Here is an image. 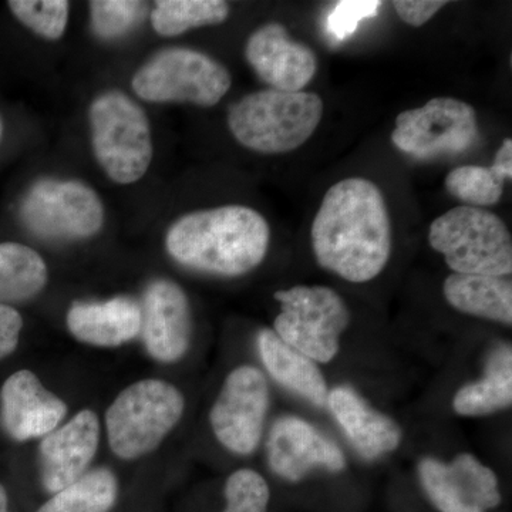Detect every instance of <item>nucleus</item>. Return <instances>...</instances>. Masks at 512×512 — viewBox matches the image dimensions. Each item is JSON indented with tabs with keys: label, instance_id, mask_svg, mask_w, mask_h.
Here are the masks:
<instances>
[{
	"label": "nucleus",
	"instance_id": "nucleus-10",
	"mask_svg": "<svg viewBox=\"0 0 512 512\" xmlns=\"http://www.w3.org/2000/svg\"><path fill=\"white\" fill-rule=\"evenodd\" d=\"M26 227L46 239H82L103 227L99 195L73 180H42L30 188L20 208Z\"/></svg>",
	"mask_w": 512,
	"mask_h": 512
},
{
	"label": "nucleus",
	"instance_id": "nucleus-32",
	"mask_svg": "<svg viewBox=\"0 0 512 512\" xmlns=\"http://www.w3.org/2000/svg\"><path fill=\"white\" fill-rule=\"evenodd\" d=\"M22 328L19 312L8 305H0V359L15 352Z\"/></svg>",
	"mask_w": 512,
	"mask_h": 512
},
{
	"label": "nucleus",
	"instance_id": "nucleus-1",
	"mask_svg": "<svg viewBox=\"0 0 512 512\" xmlns=\"http://www.w3.org/2000/svg\"><path fill=\"white\" fill-rule=\"evenodd\" d=\"M311 238L318 264L345 281L365 284L382 274L393 232L380 188L359 177L333 185L313 220Z\"/></svg>",
	"mask_w": 512,
	"mask_h": 512
},
{
	"label": "nucleus",
	"instance_id": "nucleus-25",
	"mask_svg": "<svg viewBox=\"0 0 512 512\" xmlns=\"http://www.w3.org/2000/svg\"><path fill=\"white\" fill-rule=\"evenodd\" d=\"M229 16V5L222 0H160L151 12V23L158 35L173 37L202 26L220 25Z\"/></svg>",
	"mask_w": 512,
	"mask_h": 512
},
{
	"label": "nucleus",
	"instance_id": "nucleus-28",
	"mask_svg": "<svg viewBox=\"0 0 512 512\" xmlns=\"http://www.w3.org/2000/svg\"><path fill=\"white\" fill-rule=\"evenodd\" d=\"M94 33L101 39H117L136 28L147 13V3L131 0L90 2Z\"/></svg>",
	"mask_w": 512,
	"mask_h": 512
},
{
	"label": "nucleus",
	"instance_id": "nucleus-27",
	"mask_svg": "<svg viewBox=\"0 0 512 512\" xmlns=\"http://www.w3.org/2000/svg\"><path fill=\"white\" fill-rule=\"evenodd\" d=\"M8 5L23 25L45 39H60L66 30L70 9L66 0H12Z\"/></svg>",
	"mask_w": 512,
	"mask_h": 512
},
{
	"label": "nucleus",
	"instance_id": "nucleus-23",
	"mask_svg": "<svg viewBox=\"0 0 512 512\" xmlns=\"http://www.w3.org/2000/svg\"><path fill=\"white\" fill-rule=\"evenodd\" d=\"M47 284L42 256L15 242L0 244V305L36 296Z\"/></svg>",
	"mask_w": 512,
	"mask_h": 512
},
{
	"label": "nucleus",
	"instance_id": "nucleus-35",
	"mask_svg": "<svg viewBox=\"0 0 512 512\" xmlns=\"http://www.w3.org/2000/svg\"><path fill=\"white\" fill-rule=\"evenodd\" d=\"M0 137H2V120H0Z\"/></svg>",
	"mask_w": 512,
	"mask_h": 512
},
{
	"label": "nucleus",
	"instance_id": "nucleus-20",
	"mask_svg": "<svg viewBox=\"0 0 512 512\" xmlns=\"http://www.w3.org/2000/svg\"><path fill=\"white\" fill-rule=\"evenodd\" d=\"M256 342L259 356L276 383L316 407L328 403V384L313 360L293 349L271 329H262Z\"/></svg>",
	"mask_w": 512,
	"mask_h": 512
},
{
	"label": "nucleus",
	"instance_id": "nucleus-30",
	"mask_svg": "<svg viewBox=\"0 0 512 512\" xmlns=\"http://www.w3.org/2000/svg\"><path fill=\"white\" fill-rule=\"evenodd\" d=\"M380 6L379 0H343L330 12L326 29L333 39L343 42L356 32L362 20L375 18Z\"/></svg>",
	"mask_w": 512,
	"mask_h": 512
},
{
	"label": "nucleus",
	"instance_id": "nucleus-4",
	"mask_svg": "<svg viewBox=\"0 0 512 512\" xmlns=\"http://www.w3.org/2000/svg\"><path fill=\"white\" fill-rule=\"evenodd\" d=\"M429 242L454 274L511 275V234L494 212L467 205L453 208L431 222Z\"/></svg>",
	"mask_w": 512,
	"mask_h": 512
},
{
	"label": "nucleus",
	"instance_id": "nucleus-18",
	"mask_svg": "<svg viewBox=\"0 0 512 512\" xmlns=\"http://www.w3.org/2000/svg\"><path fill=\"white\" fill-rule=\"evenodd\" d=\"M326 404L352 446L366 460H376L399 447L403 437L399 424L373 409L352 387H336L329 392Z\"/></svg>",
	"mask_w": 512,
	"mask_h": 512
},
{
	"label": "nucleus",
	"instance_id": "nucleus-16",
	"mask_svg": "<svg viewBox=\"0 0 512 512\" xmlns=\"http://www.w3.org/2000/svg\"><path fill=\"white\" fill-rule=\"evenodd\" d=\"M100 440V421L92 410L77 413L69 423L43 437L40 470L46 491L56 494L89 470Z\"/></svg>",
	"mask_w": 512,
	"mask_h": 512
},
{
	"label": "nucleus",
	"instance_id": "nucleus-29",
	"mask_svg": "<svg viewBox=\"0 0 512 512\" xmlns=\"http://www.w3.org/2000/svg\"><path fill=\"white\" fill-rule=\"evenodd\" d=\"M268 484L261 474L254 470L235 471L225 484L227 508L224 512H268Z\"/></svg>",
	"mask_w": 512,
	"mask_h": 512
},
{
	"label": "nucleus",
	"instance_id": "nucleus-13",
	"mask_svg": "<svg viewBox=\"0 0 512 512\" xmlns=\"http://www.w3.org/2000/svg\"><path fill=\"white\" fill-rule=\"evenodd\" d=\"M266 450L269 467L276 476L288 481L302 480L315 468L342 471L346 467L345 454L338 444L295 416L275 421Z\"/></svg>",
	"mask_w": 512,
	"mask_h": 512
},
{
	"label": "nucleus",
	"instance_id": "nucleus-7",
	"mask_svg": "<svg viewBox=\"0 0 512 512\" xmlns=\"http://www.w3.org/2000/svg\"><path fill=\"white\" fill-rule=\"evenodd\" d=\"M281 303L275 330L285 343L313 362L329 363L339 353L350 312L338 292L326 286H293L275 293Z\"/></svg>",
	"mask_w": 512,
	"mask_h": 512
},
{
	"label": "nucleus",
	"instance_id": "nucleus-5",
	"mask_svg": "<svg viewBox=\"0 0 512 512\" xmlns=\"http://www.w3.org/2000/svg\"><path fill=\"white\" fill-rule=\"evenodd\" d=\"M184 397L163 380H141L128 386L106 413L113 453L134 460L156 450L184 413Z\"/></svg>",
	"mask_w": 512,
	"mask_h": 512
},
{
	"label": "nucleus",
	"instance_id": "nucleus-33",
	"mask_svg": "<svg viewBox=\"0 0 512 512\" xmlns=\"http://www.w3.org/2000/svg\"><path fill=\"white\" fill-rule=\"evenodd\" d=\"M498 171L505 180L512 178V140L505 138L501 144L500 150L495 154L494 163L491 165Z\"/></svg>",
	"mask_w": 512,
	"mask_h": 512
},
{
	"label": "nucleus",
	"instance_id": "nucleus-3",
	"mask_svg": "<svg viewBox=\"0 0 512 512\" xmlns=\"http://www.w3.org/2000/svg\"><path fill=\"white\" fill-rule=\"evenodd\" d=\"M323 110V100L315 93L259 90L229 107L228 126L249 150L291 153L313 136Z\"/></svg>",
	"mask_w": 512,
	"mask_h": 512
},
{
	"label": "nucleus",
	"instance_id": "nucleus-22",
	"mask_svg": "<svg viewBox=\"0 0 512 512\" xmlns=\"http://www.w3.org/2000/svg\"><path fill=\"white\" fill-rule=\"evenodd\" d=\"M511 402L512 350L510 345H504L488 359L483 379L458 390L453 409L460 416H487L508 409Z\"/></svg>",
	"mask_w": 512,
	"mask_h": 512
},
{
	"label": "nucleus",
	"instance_id": "nucleus-11",
	"mask_svg": "<svg viewBox=\"0 0 512 512\" xmlns=\"http://www.w3.org/2000/svg\"><path fill=\"white\" fill-rule=\"evenodd\" d=\"M268 409L269 386L264 373L254 366L237 367L225 379L211 410L215 437L232 453H254L264 433Z\"/></svg>",
	"mask_w": 512,
	"mask_h": 512
},
{
	"label": "nucleus",
	"instance_id": "nucleus-6",
	"mask_svg": "<svg viewBox=\"0 0 512 512\" xmlns=\"http://www.w3.org/2000/svg\"><path fill=\"white\" fill-rule=\"evenodd\" d=\"M94 156L111 180L133 184L144 177L153 158L150 123L144 110L127 96L100 94L90 107Z\"/></svg>",
	"mask_w": 512,
	"mask_h": 512
},
{
	"label": "nucleus",
	"instance_id": "nucleus-2",
	"mask_svg": "<svg viewBox=\"0 0 512 512\" xmlns=\"http://www.w3.org/2000/svg\"><path fill=\"white\" fill-rule=\"evenodd\" d=\"M271 229L252 208L242 205L195 211L175 221L165 238L178 264L220 276H241L261 265Z\"/></svg>",
	"mask_w": 512,
	"mask_h": 512
},
{
	"label": "nucleus",
	"instance_id": "nucleus-14",
	"mask_svg": "<svg viewBox=\"0 0 512 512\" xmlns=\"http://www.w3.org/2000/svg\"><path fill=\"white\" fill-rule=\"evenodd\" d=\"M245 57L269 89L281 92H303L318 70L311 47L296 42L279 23L256 29L245 46Z\"/></svg>",
	"mask_w": 512,
	"mask_h": 512
},
{
	"label": "nucleus",
	"instance_id": "nucleus-12",
	"mask_svg": "<svg viewBox=\"0 0 512 512\" xmlns=\"http://www.w3.org/2000/svg\"><path fill=\"white\" fill-rule=\"evenodd\" d=\"M419 477L431 503L441 512H485L501 503L497 476L471 454L451 463L423 458Z\"/></svg>",
	"mask_w": 512,
	"mask_h": 512
},
{
	"label": "nucleus",
	"instance_id": "nucleus-17",
	"mask_svg": "<svg viewBox=\"0 0 512 512\" xmlns=\"http://www.w3.org/2000/svg\"><path fill=\"white\" fill-rule=\"evenodd\" d=\"M67 404L47 392L30 370H19L3 383L0 392V421L16 441L45 437L66 417Z\"/></svg>",
	"mask_w": 512,
	"mask_h": 512
},
{
	"label": "nucleus",
	"instance_id": "nucleus-21",
	"mask_svg": "<svg viewBox=\"0 0 512 512\" xmlns=\"http://www.w3.org/2000/svg\"><path fill=\"white\" fill-rule=\"evenodd\" d=\"M443 292L458 312L508 326L512 323V284L507 276L451 274Z\"/></svg>",
	"mask_w": 512,
	"mask_h": 512
},
{
	"label": "nucleus",
	"instance_id": "nucleus-24",
	"mask_svg": "<svg viewBox=\"0 0 512 512\" xmlns=\"http://www.w3.org/2000/svg\"><path fill=\"white\" fill-rule=\"evenodd\" d=\"M119 483L109 468L87 471L76 483L53 495L37 512H110Z\"/></svg>",
	"mask_w": 512,
	"mask_h": 512
},
{
	"label": "nucleus",
	"instance_id": "nucleus-26",
	"mask_svg": "<svg viewBox=\"0 0 512 512\" xmlns=\"http://www.w3.org/2000/svg\"><path fill=\"white\" fill-rule=\"evenodd\" d=\"M505 178L494 167L463 165L446 177V188L467 207L484 208L500 202Z\"/></svg>",
	"mask_w": 512,
	"mask_h": 512
},
{
	"label": "nucleus",
	"instance_id": "nucleus-8",
	"mask_svg": "<svg viewBox=\"0 0 512 512\" xmlns=\"http://www.w3.org/2000/svg\"><path fill=\"white\" fill-rule=\"evenodd\" d=\"M231 74L198 50L173 47L158 52L136 73L133 90L153 103H192L211 107L231 89Z\"/></svg>",
	"mask_w": 512,
	"mask_h": 512
},
{
	"label": "nucleus",
	"instance_id": "nucleus-15",
	"mask_svg": "<svg viewBox=\"0 0 512 512\" xmlns=\"http://www.w3.org/2000/svg\"><path fill=\"white\" fill-rule=\"evenodd\" d=\"M144 345L158 362H177L191 342V311L183 289L167 279L151 282L144 293Z\"/></svg>",
	"mask_w": 512,
	"mask_h": 512
},
{
	"label": "nucleus",
	"instance_id": "nucleus-9",
	"mask_svg": "<svg viewBox=\"0 0 512 512\" xmlns=\"http://www.w3.org/2000/svg\"><path fill=\"white\" fill-rule=\"evenodd\" d=\"M477 137L473 106L453 97H436L397 116L392 143L417 160H437L470 150Z\"/></svg>",
	"mask_w": 512,
	"mask_h": 512
},
{
	"label": "nucleus",
	"instance_id": "nucleus-31",
	"mask_svg": "<svg viewBox=\"0 0 512 512\" xmlns=\"http://www.w3.org/2000/svg\"><path fill=\"white\" fill-rule=\"evenodd\" d=\"M446 5L447 2H441V0H394L393 2V8L399 18L414 28L426 25Z\"/></svg>",
	"mask_w": 512,
	"mask_h": 512
},
{
	"label": "nucleus",
	"instance_id": "nucleus-34",
	"mask_svg": "<svg viewBox=\"0 0 512 512\" xmlns=\"http://www.w3.org/2000/svg\"><path fill=\"white\" fill-rule=\"evenodd\" d=\"M0 512H9L8 494L2 484H0Z\"/></svg>",
	"mask_w": 512,
	"mask_h": 512
},
{
	"label": "nucleus",
	"instance_id": "nucleus-19",
	"mask_svg": "<svg viewBox=\"0 0 512 512\" xmlns=\"http://www.w3.org/2000/svg\"><path fill=\"white\" fill-rule=\"evenodd\" d=\"M141 305L127 296L104 302H76L67 313L70 333L87 345L116 348L141 333Z\"/></svg>",
	"mask_w": 512,
	"mask_h": 512
}]
</instances>
